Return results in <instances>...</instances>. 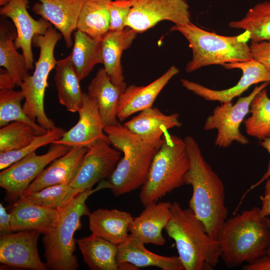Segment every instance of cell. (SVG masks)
I'll use <instances>...</instances> for the list:
<instances>
[{
  "instance_id": "1",
  "label": "cell",
  "mask_w": 270,
  "mask_h": 270,
  "mask_svg": "<svg viewBox=\"0 0 270 270\" xmlns=\"http://www.w3.org/2000/svg\"><path fill=\"white\" fill-rule=\"evenodd\" d=\"M184 140L190 162L184 182L192 188L189 208L210 236L218 240L228 215L224 183L204 159L196 140L188 136Z\"/></svg>"
},
{
  "instance_id": "2",
  "label": "cell",
  "mask_w": 270,
  "mask_h": 270,
  "mask_svg": "<svg viewBox=\"0 0 270 270\" xmlns=\"http://www.w3.org/2000/svg\"><path fill=\"white\" fill-rule=\"evenodd\" d=\"M104 132L112 146L123 154L112 174L105 180L108 188L119 196L141 188L162 140L156 142H145L120 122L105 126Z\"/></svg>"
},
{
  "instance_id": "3",
  "label": "cell",
  "mask_w": 270,
  "mask_h": 270,
  "mask_svg": "<svg viewBox=\"0 0 270 270\" xmlns=\"http://www.w3.org/2000/svg\"><path fill=\"white\" fill-rule=\"evenodd\" d=\"M171 217L164 230L176 243L184 270H212L221 251L218 240L208 234L203 223L189 208L172 203Z\"/></svg>"
},
{
  "instance_id": "4",
  "label": "cell",
  "mask_w": 270,
  "mask_h": 270,
  "mask_svg": "<svg viewBox=\"0 0 270 270\" xmlns=\"http://www.w3.org/2000/svg\"><path fill=\"white\" fill-rule=\"evenodd\" d=\"M254 207L227 219L218 239L220 258L228 268L252 263L266 254L270 242L268 218Z\"/></svg>"
},
{
  "instance_id": "5",
  "label": "cell",
  "mask_w": 270,
  "mask_h": 270,
  "mask_svg": "<svg viewBox=\"0 0 270 270\" xmlns=\"http://www.w3.org/2000/svg\"><path fill=\"white\" fill-rule=\"evenodd\" d=\"M104 188H108L104 180L100 182L95 188L77 194L60 210L51 228L44 234L42 242L47 269L76 270L78 268L74 254V234L80 226V218L88 216L90 213L86 204V200L94 192Z\"/></svg>"
},
{
  "instance_id": "6",
  "label": "cell",
  "mask_w": 270,
  "mask_h": 270,
  "mask_svg": "<svg viewBox=\"0 0 270 270\" xmlns=\"http://www.w3.org/2000/svg\"><path fill=\"white\" fill-rule=\"evenodd\" d=\"M170 31H178L188 40L192 50V59L186 64V72L213 64L243 62L253 59L250 46V34L244 31L232 36L206 31L191 22L184 25H174Z\"/></svg>"
},
{
  "instance_id": "7",
  "label": "cell",
  "mask_w": 270,
  "mask_h": 270,
  "mask_svg": "<svg viewBox=\"0 0 270 270\" xmlns=\"http://www.w3.org/2000/svg\"><path fill=\"white\" fill-rule=\"evenodd\" d=\"M152 162L139 198L145 206L184 184V176L190 166L184 139L166 132Z\"/></svg>"
},
{
  "instance_id": "8",
  "label": "cell",
  "mask_w": 270,
  "mask_h": 270,
  "mask_svg": "<svg viewBox=\"0 0 270 270\" xmlns=\"http://www.w3.org/2000/svg\"><path fill=\"white\" fill-rule=\"evenodd\" d=\"M62 36L50 26L44 35L34 36L32 44L40 48L39 57L34 63L33 74L26 78L20 86L24 96L22 106L24 112L32 121H36L46 130L56 127L54 121L45 112L44 97L48 75L57 63L54 48Z\"/></svg>"
},
{
  "instance_id": "9",
  "label": "cell",
  "mask_w": 270,
  "mask_h": 270,
  "mask_svg": "<svg viewBox=\"0 0 270 270\" xmlns=\"http://www.w3.org/2000/svg\"><path fill=\"white\" fill-rule=\"evenodd\" d=\"M70 147L52 144L48 152L40 155L34 152L0 173V186L6 192L10 200H16L40 173L52 162L66 154Z\"/></svg>"
},
{
  "instance_id": "10",
  "label": "cell",
  "mask_w": 270,
  "mask_h": 270,
  "mask_svg": "<svg viewBox=\"0 0 270 270\" xmlns=\"http://www.w3.org/2000/svg\"><path fill=\"white\" fill-rule=\"evenodd\" d=\"M270 84L269 82H264L256 86L248 96L240 98L234 104L223 103L214 108L212 114L206 118L203 128L208 131L217 130L215 146L226 148L234 141L242 145L248 144V138L240 132V125L249 112L250 104L254 96Z\"/></svg>"
},
{
  "instance_id": "11",
  "label": "cell",
  "mask_w": 270,
  "mask_h": 270,
  "mask_svg": "<svg viewBox=\"0 0 270 270\" xmlns=\"http://www.w3.org/2000/svg\"><path fill=\"white\" fill-rule=\"evenodd\" d=\"M132 4L126 26L142 32L162 20L174 25L190 22L189 6L186 0H130Z\"/></svg>"
},
{
  "instance_id": "12",
  "label": "cell",
  "mask_w": 270,
  "mask_h": 270,
  "mask_svg": "<svg viewBox=\"0 0 270 270\" xmlns=\"http://www.w3.org/2000/svg\"><path fill=\"white\" fill-rule=\"evenodd\" d=\"M110 145V140H102L89 146L70 185L84 191L108 178L115 169L122 154L121 152Z\"/></svg>"
},
{
  "instance_id": "13",
  "label": "cell",
  "mask_w": 270,
  "mask_h": 270,
  "mask_svg": "<svg viewBox=\"0 0 270 270\" xmlns=\"http://www.w3.org/2000/svg\"><path fill=\"white\" fill-rule=\"evenodd\" d=\"M223 66L226 69L238 68L242 70V75L235 86L225 90H214L184 78L180 80L182 84L206 100L218 101L223 104L230 102L234 98L240 96L252 84L261 82H270V70L254 59L226 64Z\"/></svg>"
},
{
  "instance_id": "14",
  "label": "cell",
  "mask_w": 270,
  "mask_h": 270,
  "mask_svg": "<svg viewBox=\"0 0 270 270\" xmlns=\"http://www.w3.org/2000/svg\"><path fill=\"white\" fill-rule=\"evenodd\" d=\"M28 0H10L2 6L0 14L10 18L14 24L16 31L14 46L22 50L28 70L34 68L33 38L36 36L44 35L52 24L42 18L34 20L28 11Z\"/></svg>"
},
{
  "instance_id": "15",
  "label": "cell",
  "mask_w": 270,
  "mask_h": 270,
  "mask_svg": "<svg viewBox=\"0 0 270 270\" xmlns=\"http://www.w3.org/2000/svg\"><path fill=\"white\" fill-rule=\"evenodd\" d=\"M40 233L23 230L0 236V262L3 264L32 270H47L40 258L38 242Z\"/></svg>"
},
{
  "instance_id": "16",
  "label": "cell",
  "mask_w": 270,
  "mask_h": 270,
  "mask_svg": "<svg viewBox=\"0 0 270 270\" xmlns=\"http://www.w3.org/2000/svg\"><path fill=\"white\" fill-rule=\"evenodd\" d=\"M78 112V122L52 143L88 148L100 140H109L104 132L105 125L94 98L83 92V102Z\"/></svg>"
},
{
  "instance_id": "17",
  "label": "cell",
  "mask_w": 270,
  "mask_h": 270,
  "mask_svg": "<svg viewBox=\"0 0 270 270\" xmlns=\"http://www.w3.org/2000/svg\"><path fill=\"white\" fill-rule=\"evenodd\" d=\"M88 149L86 147H70L66 154L52 162L46 168L20 197L48 186L70 184L76 176Z\"/></svg>"
},
{
  "instance_id": "18",
  "label": "cell",
  "mask_w": 270,
  "mask_h": 270,
  "mask_svg": "<svg viewBox=\"0 0 270 270\" xmlns=\"http://www.w3.org/2000/svg\"><path fill=\"white\" fill-rule=\"evenodd\" d=\"M172 203L158 202L150 203L134 219L130 226V234L144 244L163 246L166 240L162 234L163 229L171 217Z\"/></svg>"
},
{
  "instance_id": "19",
  "label": "cell",
  "mask_w": 270,
  "mask_h": 270,
  "mask_svg": "<svg viewBox=\"0 0 270 270\" xmlns=\"http://www.w3.org/2000/svg\"><path fill=\"white\" fill-rule=\"evenodd\" d=\"M32 11L48 20L62 34L67 48L72 46V32L76 29L77 22L85 0H38Z\"/></svg>"
},
{
  "instance_id": "20",
  "label": "cell",
  "mask_w": 270,
  "mask_h": 270,
  "mask_svg": "<svg viewBox=\"0 0 270 270\" xmlns=\"http://www.w3.org/2000/svg\"><path fill=\"white\" fill-rule=\"evenodd\" d=\"M178 72V68L172 66L164 74L147 86L130 85L126 87L118 102L117 113L118 121H124L134 114L152 107L162 88Z\"/></svg>"
},
{
  "instance_id": "21",
  "label": "cell",
  "mask_w": 270,
  "mask_h": 270,
  "mask_svg": "<svg viewBox=\"0 0 270 270\" xmlns=\"http://www.w3.org/2000/svg\"><path fill=\"white\" fill-rule=\"evenodd\" d=\"M179 116L177 113L166 114L158 108L151 107L141 111L124 125L142 140L156 142L162 140L168 130L182 126Z\"/></svg>"
},
{
  "instance_id": "22",
  "label": "cell",
  "mask_w": 270,
  "mask_h": 270,
  "mask_svg": "<svg viewBox=\"0 0 270 270\" xmlns=\"http://www.w3.org/2000/svg\"><path fill=\"white\" fill-rule=\"evenodd\" d=\"M92 234L118 246L130 236L132 214L118 209L98 208L88 216Z\"/></svg>"
},
{
  "instance_id": "23",
  "label": "cell",
  "mask_w": 270,
  "mask_h": 270,
  "mask_svg": "<svg viewBox=\"0 0 270 270\" xmlns=\"http://www.w3.org/2000/svg\"><path fill=\"white\" fill-rule=\"evenodd\" d=\"M144 244L131 234L123 243L118 246L116 262H128L138 268L156 266L162 270H184L178 256H166L148 250Z\"/></svg>"
},
{
  "instance_id": "24",
  "label": "cell",
  "mask_w": 270,
  "mask_h": 270,
  "mask_svg": "<svg viewBox=\"0 0 270 270\" xmlns=\"http://www.w3.org/2000/svg\"><path fill=\"white\" fill-rule=\"evenodd\" d=\"M126 88L125 82L118 86L112 83L104 68L99 69L92 80L88 94L96 100L105 126L120 122L117 118L118 102Z\"/></svg>"
},
{
  "instance_id": "25",
  "label": "cell",
  "mask_w": 270,
  "mask_h": 270,
  "mask_svg": "<svg viewBox=\"0 0 270 270\" xmlns=\"http://www.w3.org/2000/svg\"><path fill=\"white\" fill-rule=\"evenodd\" d=\"M60 210L44 207L20 198L13 205L10 213L11 230L16 232L36 230L44 234L51 228Z\"/></svg>"
},
{
  "instance_id": "26",
  "label": "cell",
  "mask_w": 270,
  "mask_h": 270,
  "mask_svg": "<svg viewBox=\"0 0 270 270\" xmlns=\"http://www.w3.org/2000/svg\"><path fill=\"white\" fill-rule=\"evenodd\" d=\"M137 34L134 30L126 26L122 30L109 31L102 38L104 68L116 85L125 82L120 58L122 52L130 46Z\"/></svg>"
},
{
  "instance_id": "27",
  "label": "cell",
  "mask_w": 270,
  "mask_h": 270,
  "mask_svg": "<svg viewBox=\"0 0 270 270\" xmlns=\"http://www.w3.org/2000/svg\"><path fill=\"white\" fill-rule=\"evenodd\" d=\"M55 70L54 80L60 103L70 112H78L82 104L83 92L70 54L57 61Z\"/></svg>"
},
{
  "instance_id": "28",
  "label": "cell",
  "mask_w": 270,
  "mask_h": 270,
  "mask_svg": "<svg viewBox=\"0 0 270 270\" xmlns=\"http://www.w3.org/2000/svg\"><path fill=\"white\" fill-rule=\"evenodd\" d=\"M77 243L84 261L90 270H118L117 245L92 234Z\"/></svg>"
},
{
  "instance_id": "29",
  "label": "cell",
  "mask_w": 270,
  "mask_h": 270,
  "mask_svg": "<svg viewBox=\"0 0 270 270\" xmlns=\"http://www.w3.org/2000/svg\"><path fill=\"white\" fill-rule=\"evenodd\" d=\"M70 54L72 66L80 80L86 78L96 65L103 64L102 40L92 38L77 30Z\"/></svg>"
},
{
  "instance_id": "30",
  "label": "cell",
  "mask_w": 270,
  "mask_h": 270,
  "mask_svg": "<svg viewBox=\"0 0 270 270\" xmlns=\"http://www.w3.org/2000/svg\"><path fill=\"white\" fill-rule=\"evenodd\" d=\"M112 0H85L79 14L76 30L98 39L110 31L109 5Z\"/></svg>"
},
{
  "instance_id": "31",
  "label": "cell",
  "mask_w": 270,
  "mask_h": 270,
  "mask_svg": "<svg viewBox=\"0 0 270 270\" xmlns=\"http://www.w3.org/2000/svg\"><path fill=\"white\" fill-rule=\"evenodd\" d=\"M16 33L6 25L0 27V66L12 76L17 86H20L30 74L24 57L16 50L14 41Z\"/></svg>"
},
{
  "instance_id": "32",
  "label": "cell",
  "mask_w": 270,
  "mask_h": 270,
  "mask_svg": "<svg viewBox=\"0 0 270 270\" xmlns=\"http://www.w3.org/2000/svg\"><path fill=\"white\" fill-rule=\"evenodd\" d=\"M228 26L248 32L251 42L270 40V2L257 4L243 18L230 22Z\"/></svg>"
},
{
  "instance_id": "33",
  "label": "cell",
  "mask_w": 270,
  "mask_h": 270,
  "mask_svg": "<svg viewBox=\"0 0 270 270\" xmlns=\"http://www.w3.org/2000/svg\"><path fill=\"white\" fill-rule=\"evenodd\" d=\"M250 108L251 116L244 121L246 133L260 140L270 138V98L266 88L254 96Z\"/></svg>"
},
{
  "instance_id": "34",
  "label": "cell",
  "mask_w": 270,
  "mask_h": 270,
  "mask_svg": "<svg viewBox=\"0 0 270 270\" xmlns=\"http://www.w3.org/2000/svg\"><path fill=\"white\" fill-rule=\"evenodd\" d=\"M23 100H24V96L21 90H0V128L12 122H22L34 126L39 135L46 133L48 130L32 121L26 114L21 105Z\"/></svg>"
},
{
  "instance_id": "35",
  "label": "cell",
  "mask_w": 270,
  "mask_h": 270,
  "mask_svg": "<svg viewBox=\"0 0 270 270\" xmlns=\"http://www.w3.org/2000/svg\"><path fill=\"white\" fill-rule=\"evenodd\" d=\"M82 192L70 184H60L46 187L20 198L44 207L60 210L75 196Z\"/></svg>"
},
{
  "instance_id": "36",
  "label": "cell",
  "mask_w": 270,
  "mask_h": 270,
  "mask_svg": "<svg viewBox=\"0 0 270 270\" xmlns=\"http://www.w3.org/2000/svg\"><path fill=\"white\" fill-rule=\"evenodd\" d=\"M39 135L32 126L13 122L0 129V153L24 148Z\"/></svg>"
},
{
  "instance_id": "37",
  "label": "cell",
  "mask_w": 270,
  "mask_h": 270,
  "mask_svg": "<svg viewBox=\"0 0 270 270\" xmlns=\"http://www.w3.org/2000/svg\"><path fill=\"white\" fill-rule=\"evenodd\" d=\"M66 131L56 127L41 135L37 136L28 144L20 150L0 153V169L3 170L26 156L46 145L60 139Z\"/></svg>"
},
{
  "instance_id": "38",
  "label": "cell",
  "mask_w": 270,
  "mask_h": 270,
  "mask_svg": "<svg viewBox=\"0 0 270 270\" xmlns=\"http://www.w3.org/2000/svg\"><path fill=\"white\" fill-rule=\"evenodd\" d=\"M132 4L130 0H115L109 5L110 31H120L126 27Z\"/></svg>"
},
{
  "instance_id": "39",
  "label": "cell",
  "mask_w": 270,
  "mask_h": 270,
  "mask_svg": "<svg viewBox=\"0 0 270 270\" xmlns=\"http://www.w3.org/2000/svg\"><path fill=\"white\" fill-rule=\"evenodd\" d=\"M250 48L252 58L270 70V40L251 42Z\"/></svg>"
},
{
  "instance_id": "40",
  "label": "cell",
  "mask_w": 270,
  "mask_h": 270,
  "mask_svg": "<svg viewBox=\"0 0 270 270\" xmlns=\"http://www.w3.org/2000/svg\"><path fill=\"white\" fill-rule=\"evenodd\" d=\"M266 181L264 193L260 196L262 207L260 208V215L262 218L270 216V177Z\"/></svg>"
},
{
  "instance_id": "41",
  "label": "cell",
  "mask_w": 270,
  "mask_h": 270,
  "mask_svg": "<svg viewBox=\"0 0 270 270\" xmlns=\"http://www.w3.org/2000/svg\"><path fill=\"white\" fill-rule=\"evenodd\" d=\"M10 226V214H8L2 204H0V236L12 233Z\"/></svg>"
},
{
  "instance_id": "42",
  "label": "cell",
  "mask_w": 270,
  "mask_h": 270,
  "mask_svg": "<svg viewBox=\"0 0 270 270\" xmlns=\"http://www.w3.org/2000/svg\"><path fill=\"white\" fill-rule=\"evenodd\" d=\"M244 270H270V256L264 255L254 262L242 266Z\"/></svg>"
},
{
  "instance_id": "43",
  "label": "cell",
  "mask_w": 270,
  "mask_h": 270,
  "mask_svg": "<svg viewBox=\"0 0 270 270\" xmlns=\"http://www.w3.org/2000/svg\"><path fill=\"white\" fill-rule=\"evenodd\" d=\"M260 144L261 146H262L263 148H266L268 152L269 153L270 155V138H266L264 140H261L260 142ZM270 177V160L268 162V168L266 172H264V174L262 175V177L255 184H252L250 188L246 192V193L244 194L242 198V199L244 196L246 195V194H248V192H250L251 190L254 189L259 185H260L264 181H266L268 178Z\"/></svg>"
},
{
  "instance_id": "44",
  "label": "cell",
  "mask_w": 270,
  "mask_h": 270,
  "mask_svg": "<svg viewBox=\"0 0 270 270\" xmlns=\"http://www.w3.org/2000/svg\"><path fill=\"white\" fill-rule=\"evenodd\" d=\"M16 84L12 76L6 70L0 69V90L13 89Z\"/></svg>"
},
{
  "instance_id": "45",
  "label": "cell",
  "mask_w": 270,
  "mask_h": 270,
  "mask_svg": "<svg viewBox=\"0 0 270 270\" xmlns=\"http://www.w3.org/2000/svg\"><path fill=\"white\" fill-rule=\"evenodd\" d=\"M268 223L269 227L270 230V216L268 217ZM266 255L268 256H270V242L267 248L266 252Z\"/></svg>"
},
{
  "instance_id": "46",
  "label": "cell",
  "mask_w": 270,
  "mask_h": 270,
  "mask_svg": "<svg viewBox=\"0 0 270 270\" xmlns=\"http://www.w3.org/2000/svg\"><path fill=\"white\" fill-rule=\"evenodd\" d=\"M10 0H0V5L1 6H4Z\"/></svg>"
}]
</instances>
